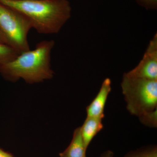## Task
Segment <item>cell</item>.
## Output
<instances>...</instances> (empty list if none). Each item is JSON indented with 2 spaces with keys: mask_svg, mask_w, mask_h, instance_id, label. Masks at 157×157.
<instances>
[{
  "mask_svg": "<svg viewBox=\"0 0 157 157\" xmlns=\"http://www.w3.org/2000/svg\"><path fill=\"white\" fill-rule=\"evenodd\" d=\"M0 3L24 15L40 34L58 33L71 16L68 0H0Z\"/></svg>",
  "mask_w": 157,
  "mask_h": 157,
  "instance_id": "6da1fadb",
  "label": "cell"
},
{
  "mask_svg": "<svg viewBox=\"0 0 157 157\" xmlns=\"http://www.w3.org/2000/svg\"><path fill=\"white\" fill-rule=\"evenodd\" d=\"M55 44L53 40L41 41L33 50L22 52L0 66L1 69L14 81L21 78L28 83H33L50 79L54 74L51 68V55Z\"/></svg>",
  "mask_w": 157,
  "mask_h": 157,
  "instance_id": "7a4b0ae2",
  "label": "cell"
},
{
  "mask_svg": "<svg viewBox=\"0 0 157 157\" xmlns=\"http://www.w3.org/2000/svg\"><path fill=\"white\" fill-rule=\"evenodd\" d=\"M127 109L138 117L157 108V80L135 78L124 74L121 82Z\"/></svg>",
  "mask_w": 157,
  "mask_h": 157,
  "instance_id": "3957f363",
  "label": "cell"
},
{
  "mask_svg": "<svg viewBox=\"0 0 157 157\" xmlns=\"http://www.w3.org/2000/svg\"><path fill=\"white\" fill-rule=\"evenodd\" d=\"M32 28L30 21L24 15L0 3V30L8 45L19 54L30 49L28 35Z\"/></svg>",
  "mask_w": 157,
  "mask_h": 157,
  "instance_id": "277c9868",
  "label": "cell"
},
{
  "mask_svg": "<svg viewBox=\"0 0 157 157\" xmlns=\"http://www.w3.org/2000/svg\"><path fill=\"white\" fill-rule=\"evenodd\" d=\"M128 76L157 80V35L149 43L142 59L134 69L126 73Z\"/></svg>",
  "mask_w": 157,
  "mask_h": 157,
  "instance_id": "5b68a950",
  "label": "cell"
},
{
  "mask_svg": "<svg viewBox=\"0 0 157 157\" xmlns=\"http://www.w3.org/2000/svg\"><path fill=\"white\" fill-rule=\"evenodd\" d=\"M111 90V81L110 78H105L101 88L94 99L86 107L87 116L104 118L105 105Z\"/></svg>",
  "mask_w": 157,
  "mask_h": 157,
  "instance_id": "8992f818",
  "label": "cell"
},
{
  "mask_svg": "<svg viewBox=\"0 0 157 157\" xmlns=\"http://www.w3.org/2000/svg\"><path fill=\"white\" fill-rule=\"evenodd\" d=\"M103 119L87 116L83 124L80 127L82 136L86 149L94 137L104 128L102 123Z\"/></svg>",
  "mask_w": 157,
  "mask_h": 157,
  "instance_id": "52a82bcc",
  "label": "cell"
},
{
  "mask_svg": "<svg viewBox=\"0 0 157 157\" xmlns=\"http://www.w3.org/2000/svg\"><path fill=\"white\" fill-rule=\"evenodd\" d=\"M86 150L82 136L80 127H78L74 131L70 145L60 154V157H86Z\"/></svg>",
  "mask_w": 157,
  "mask_h": 157,
  "instance_id": "ba28073f",
  "label": "cell"
},
{
  "mask_svg": "<svg viewBox=\"0 0 157 157\" xmlns=\"http://www.w3.org/2000/svg\"><path fill=\"white\" fill-rule=\"evenodd\" d=\"M19 54L11 46L0 42V66L15 58Z\"/></svg>",
  "mask_w": 157,
  "mask_h": 157,
  "instance_id": "9c48e42d",
  "label": "cell"
},
{
  "mask_svg": "<svg viewBox=\"0 0 157 157\" xmlns=\"http://www.w3.org/2000/svg\"><path fill=\"white\" fill-rule=\"evenodd\" d=\"M124 157H157V147L151 145L141 147L129 152Z\"/></svg>",
  "mask_w": 157,
  "mask_h": 157,
  "instance_id": "30bf717a",
  "label": "cell"
},
{
  "mask_svg": "<svg viewBox=\"0 0 157 157\" xmlns=\"http://www.w3.org/2000/svg\"><path fill=\"white\" fill-rule=\"evenodd\" d=\"M138 117L140 122L145 126L157 128V108L149 112L145 113Z\"/></svg>",
  "mask_w": 157,
  "mask_h": 157,
  "instance_id": "8fae6325",
  "label": "cell"
},
{
  "mask_svg": "<svg viewBox=\"0 0 157 157\" xmlns=\"http://www.w3.org/2000/svg\"><path fill=\"white\" fill-rule=\"evenodd\" d=\"M136 1L147 9H155L157 7V0H136Z\"/></svg>",
  "mask_w": 157,
  "mask_h": 157,
  "instance_id": "7c38bea8",
  "label": "cell"
},
{
  "mask_svg": "<svg viewBox=\"0 0 157 157\" xmlns=\"http://www.w3.org/2000/svg\"><path fill=\"white\" fill-rule=\"evenodd\" d=\"M113 153L111 151H107L102 154L100 157H113Z\"/></svg>",
  "mask_w": 157,
  "mask_h": 157,
  "instance_id": "4fadbf2b",
  "label": "cell"
},
{
  "mask_svg": "<svg viewBox=\"0 0 157 157\" xmlns=\"http://www.w3.org/2000/svg\"><path fill=\"white\" fill-rule=\"evenodd\" d=\"M0 42L8 45L6 37L4 36L1 30H0Z\"/></svg>",
  "mask_w": 157,
  "mask_h": 157,
  "instance_id": "5bb4252c",
  "label": "cell"
},
{
  "mask_svg": "<svg viewBox=\"0 0 157 157\" xmlns=\"http://www.w3.org/2000/svg\"><path fill=\"white\" fill-rule=\"evenodd\" d=\"M0 157H13L11 155L7 153L6 152L3 151L0 149Z\"/></svg>",
  "mask_w": 157,
  "mask_h": 157,
  "instance_id": "9a60e30c",
  "label": "cell"
}]
</instances>
